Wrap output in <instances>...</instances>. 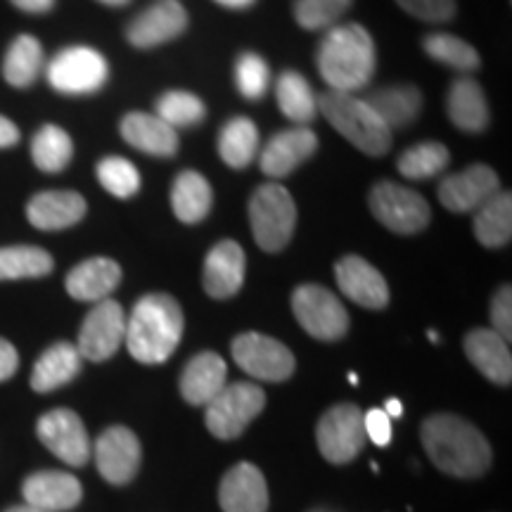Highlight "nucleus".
<instances>
[{
	"label": "nucleus",
	"instance_id": "1",
	"mask_svg": "<svg viewBox=\"0 0 512 512\" xmlns=\"http://www.w3.org/2000/svg\"><path fill=\"white\" fill-rule=\"evenodd\" d=\"M422 448L444 475L477 479L491 467V446L472 422L453 413H434L420 425Z\"/></svg>",
	"mask_w": 512,
	"mask_h": 512
},
{
	"label": "nucleus",
	"instance_id": "20",
	"mask_svg": "<svg viewBox=\"0 0 512 512\" xmlns=\"http://www.w3.org/2000/svg\"><path fill=\"white\" fill-rule=\"evenodd\" d=\"M24 503L31 508L46 512L74 510L83 498V486L69 472L41 470L24 479L22 484Z\"/></svg>",
	"mask_w": 512,
	"mask_h": 512
},
{
	"label": "nucleus",
	"instance_id": "7",
	"mask_svg": "<svg viewBox=\"0 0 512 512\" xmlns=\"http://www.w3.org/2000/svg\"><path fill=\"white\" fill-rule=\"evenodd\" d=\"M370 211L384 228L399 235H415L430 226L432 211L425 197L406 185L380 181L368 195Z\"/></svg>",
	"mask_w": 512,
	"mask_h": 512
},
{
	"label": "nucleus",
	"instance_id": "39",
	"mask_svg": "<svg viewBox=\"0 0 512 512\" xmlns=\"http://www.w3.org/2000/svg\"><path fill=\"white\" fill-rule=\"evenodd\" d=\"M157 117L176 131V128H188L204 121L207 107L188 91H169L157 100Z\"/></svg>",
	"mask_w": 512,
	"mask_h": 512
},
{
	"label": "nucleus",
	"instance_id": "53",
	"mask_svg": "<svg viewBox=\"0 0 512 512\" xmlns=\"http://www.w3.org/2000/svg\"><path fill=\"white\" fill-rule=\"evenodd\" d=\"M427 335H430V339H432V342H434V344H437V342H439V335H437V332H434V330H430V332H427Z\"/></svg>",
	"mask_w": 512,
	"mask_h": 512
},
{
	"label": "nucleus",
	"instance_id": "32",
	"mask_svg": "<svg viewBox=\"0 0 512 512\" xmlns=\"http://www.w3.org/2000/svg\"><path fill=\"white\" fill-rule=\"evenodd\" d=\"M43 64H46V57H43V46L38 43V38L22 34L10 43L8 53H5L3 79L12 88H29L41 76Z\"/></svg>",
	"mask_w": 512,
	"mask_h": 512
},
{
	"label": "nucleus",
	"instance_id": "30",
	"mask_svg": "<svg viewBox=\"0 0 512 512\" xmlns=\"http://www.w3.org/2000/svg\"><path fill=\"white\" fill-rule=\"evenodd\" d=\"M214 202V192L207 178L197 171H183L176 176L174 188H171V207L178 221L200 223L207 219Z\"/></svg>",
	"mask_w": 512,
	"mask_h": 512
},
{
	"label": "nucleus",
	"instance_id": "2",
	"mask_svg": "<svg viewBox=\"0 0 512 512\" xmlns=\"http://www.w3.org/2000/svg\"><path fill=\"white\" fill-rule=\"evenodd\" d=\"M183 311L171 294L152 292L138 299L126 318V349L145 366L169 361L183 337Z\"/></svg>",
	"mask_w": 512,
	"mask_h": 512
},
{
	"label": "nucleus",
	"instance_id": "52",
	"mask_svg": "<svg viewBox=\"0 0 512 512\" xmlns=\"http://www.w3.org/2000/svg\"><path fill=\"white\" fill-rule=\"evenodd\" d=\"M5 512H46V510H38V508H31V505H12V508H8Z\"/></svg>",
	"mask_w": 512,
	"mask_h": 512
},
{
	"label": "nucleus",
	"instance_id": "24",
	"mask_svg": "<svg viewBox=\"0 0 512 512\" xmlns=\"http://www.w3.org/2000/svg\"><path fill=\"white\" fill-rule=\"evenodd\" d=\"M88 204L74 190L38 192L27 204V219L38 230L72 228L86 216Z\"/></svg>",
	"mask_w": 512,
	"mask_h": 512
},
{
	"label": "nucleus",
	"instance_id": "10",
	"mask_svg": "<svg viewBox=\"0 0 512 512\" xmlns=\"http://www.w3.org/2000/svg\"><path fill=\"white\" fill-rule=\"evenodd\" d=\"M292 311L299 325L320 342H337L349 330L347 309L323 285H299L292 292Z\"/></svg>",
	"mask_w": 512,
	"mask_h": 512
},
{
	"label": "nucleus",
	"instance_id": "27",
	"mask_svg": "<svg viewBox=\"0 0 512 512\" xmlns=\"http://www.w3.org/2000/svg\"><path fill=\"white\" fill-rule=\"evenodd\" d=\"M446 112L453 126L465 133H482L489 126V105L484 88L470 76H460L451 83L446 95Z\"/></svg>",
	"mask_w": 512,
	"mask_h": 512
},
{
	"label": "nucleus",
	"instance_id": "54",
	"mask_svg": "<svg viewBox=\"0 0 512 512\" xmlns=\"http://www.w3.org/2000/svg\"><path fill=\"white\" fill-rule=\"evenodd\" d=\"M349 382H351V384H358V377H356L354 373H349Z\"/></svg>",
	"mask_w": 512,
	"mask_h": 512
},
{
	"label": "nucleus",
	"instance_id": "25",
	"mask_svg": "<svg viewBox=\"0 0 512 512\" xmlns=\"http://www.w3.org/2000/svg\"><path fill=\"white\" fill-rule=\"evenodd\" d=\"M228 366L226 361L214 351H202L192 356L188 366L181 373V396L190 406H207L216 394L226 387Z\"/></svg>",
	"mask_w": 512,
	"mask_h": 512
},
{
	"label": "nucleus",
	"instance_id": "43",
	"mask_svg": "<svg viewBox=\"0 0 512 512\" xmlns=\"http://www.w3.org/2000/svg\"><path fill=\"white\" fill-rule=\"evenodd\" d=\"M408 15L427 24H446L456 17V0H396Z\"/></svg>",
	"mask_w": 512,
	"mask_h": 512
},
{
	"label": "nucleus",
	"instance_id": "51",
	"mask_svg": "<svg viewBox=\"0 0 512 512\" xmlns=\"http://www.w3.org/2000/svg\"><path fill=\"white\" fill-rule=\"evenodd\" d=\"M98 3L107 5V8H126V5L131 3V0H98Z\"/></svg>",
	"mask_w": 512,
	"mask_h": 512
},
{
	"label": "nucleus",
	"instance_id": "8",
	"mask_svg": "<svg viewBox=\"0 0 512 512\" xmlns=\"http://www.w3.org/2000/svg\"><path fill=\"white\" fill-rule=\"evenodd\" d=\"M46 76L57 93L91 95L98 93L110 79V67L95 48L72 46L60 50L50 60Z\"/></svg>",
	"mask_w": 512,
	"mask_h": 512
},
{
	"label": "nucleus",
	"instance_id": "45",
	"mask_svg": "<svg viewBox=\"0 0 512 512\" xmlns=\"http://www.w3.org/2000/svg\"><path fill=\"white\" fill-rule=\"evenodd\" d=\"M363 427H366V437L375 446L392 444V418L382 408H373V411L363 413Z\"/></svg>",
	"mask_w": 512,
	"mask_h": 512
},
{
	"label": "nucleus",
	"instance_id": "42",
	"mask_svg": "<svg viewBox=\"0 0 512 512\" xmlns=\"http://www.w3.org/2000/svg\"><path fill=\"white\" fill-rule=\"evenodd\" d=\"M235 83L242 98L259 100L264 98L271 83V69L264 62V57L256 53H242L235 62Z\"/></svg>",
	"mask_w": 512,
	"mask_h": 512
},
{
	"label": "nucleus",
	"instance_id": "47",
	"mask_svg": "<svg viewBox=\"0 0 512 512\" xmlns=\"http://www.w3.org/2000/svg\"><path fill=\"white\" fill-rule=\"evenodd\" d=\"M10 3L27 15H46L55 8L57 0H10Z\"/></svg>",
	"mask_w": 512,
	"mask_h": 512
},
{
	"label": "nucleus",
	"instance_id": "18",
	"mask_svg": "<svg viewBox=\"0 0 512 512\" xmlns=\"http://www.w3.org/2000/svg\"><path fill=\"white\" fill-rule=\"evenodd\" d=\"M318 150V136L309 126H294L275 133L259 155L261 171L273 181L290 176Z\"/></svg>",
	"mask_w": 512,
	"mask_h": 512
},
{
	"label": "nucleus",
	"instance_id": "14",
	"mask_svg": "<svg viewBox=\"0 0 512 512\" xmlns=\"http://www.w3.org/2000/svg\"><path fill=\"white\" fill-rule=\"evenodd\" d=\"M95 465L105 482L114 486H124L133 482L140 470V460H143V448L136 434L124 425L107 427L100 434L93 446Z\"/></svg>",
	"mask_w": 512,
	"mask_h": 512
},
{
	"label": "nucleus",
	"instance_id": "33",
	"mask_svg": "<svg viewBox=\"0 0 512 512\" xmlns=\"http://www.w3.org/2000/svg\"><path fill=\"white\" fill-rule=\"evenodd\" d=\"M275 98H278L280 112H283L290 121H294V124L306 126L316 119V95H313L309 81H306L299 72L287 69V72L278 76V81H275Z\"/></svg>",
	"mask_w": 512,
	"mask_h": 512
},
{
	"label": "nucleus",
	"instance_id": "5",
	"mask_svg": "<svg viewBox=\"0 0 512 512\" xmlns=\"http://www.w3.org/2000/svg\"><path fill=\"white\" fill-rule=\"evenodd\" d=\"M252 235L264 252H280L292 240L297 226V204L280 183H264L249 200Z\"/></svg>",
	"mask_w": 512,
	"mask_h": 512
},
{
	"label": "nucleus",
	"instance_id": "22",
	"mask_svg": "<svg viewBox=\"0 0 512 512\" xmlns=\"http://www.w3.org/2000/svg\"><path fill=\"white\" fill-rule=\"evenodd\" d=\"M465 356L470 363L482 373L486 380L501 387H508L512 382V354L510 342L494 332L491 328H475L463 339Z\"/></svg>",
	"mask_w": 512,
	"mask_h": 512
},
{
	"label": "nucleus",
	"instance_id": "11",
	"mask_svg": "<svg viewBox=\"0 0 512 512\" xmlns=\"http://www.w3.org/2000/svg\"><path fill=\"white\" fill-rule=\"evenodd\" d=\"M230 351H233L235 363L256 380L285 382L297 368L292 351L283 342L261 335V332H242L233 339Z\"/></svg>",
	"mask_w": 512,
	"mask_h": 512
},
{
	"label": "nucleus",
	"instance_id": "44",
	"mask_svg": "<svg viewBox=\"0 0 512 512\" xmlns=\"http://www.w3.org/2000/svg\"><path fill=\"white\" fill-rule=\"evenodd\" d=\"M491 325L494 332H498L505 342L512 339V290L510 285H503L501 290L494 294V302H491Z\"/></svg>",
	"mask_w": 512,
	"mask_h": 512
},
{
	"label": "nucleus",
	"instance_id": "46",
	"mask_svg": "<svg viewBox=\"0 0 512 512\" xmlns=\"http://www.w3.org/2000/svg\"><path fill=\"white\" fill-rule=\"evenodd\" d=\"M19 368V354L8 339L0 337V382L10 380Z\"/></svg>",
	"mask_w": 512,
	"mask_h": 512
},
{
	"label": "nucleus",
	"instance_id": "9",
	"mask_svg": "<svg viewBox=\"0 0 512 512\" xmlns=\"http://www.w3.org/2000/svg\"><path fill=\"white\" fill-rule=\"evenodd\" d=\"M316 441L323 458L332 465H344L358 458L368 441L361 408L356 403H337L328 408L318 420Z\"/></svg>",
	"mask_w": 512,
	"mask_h": 512
},
{
	"label": "nucleus",
	"instance_id": "29",
	"mask_svg": "<svg viewBox=\"0 0 512 512\" xmlns=\"http://www.w3.org/2000/svg\"><path fill=\"white\" fill-rule=\"evenodd\" d=\"M363 100L368 102L370 110L380 117V121L389 131H394V128H408L422 112V93L415 86H406V83L377 88V91H373Z\"/></svg>",
	"mask_w": 512,
	"mask_h": 512
},
{
	"label": "nucleus",
	"instance_id": "6",
	"mask_svg": "<svg viewBox=\"0 0 512 512\" xmlns=\"http://www.w3.org/2000/svg\"><path fill=\"white\" fill-rule=\"evenodd\" d=\"M266 406V394L259 384L254 382H235L226 384L219 394L211 399L207 406V430L216 439L230 441L238 439L247 430L249 422L256 420Z\"/></svg>",
	"mask_w": 512,
	"mask_h": 512
},
{
	"label": "nucleus",
	"instance_id": "37",
	"mask_svg": "<svg viewBox=\"0 0 512 512\" xmlns=\"http://www.w3.org/2000/svg\"><path fill=\"white\" fill-rule=\"evenodd\" d=\"M448 162H451V152L446 150V145L437 143V140H427V143L408 147L396 162V169L408 181H425V178L441 174Z\"/></svg>",
	"mask_w": 512,
	"mask_h": 512
},
{
	"label": "nucleus",
	"instance_id": "16",
	"mask_svg": "<svg viewBox=\"0 0 512 512\" xmlns=\"http://www.w3.org/2000/svg\"><path fill=\"white\" fill-rule=\"evenodd\" d=\"M498 190H501V181H498L496 171L486 164H472L439 183V202L448 211L467 214V211H477L484 202H489Z\"/></svg>",
	"mask_w": 512,
	"mask_h": 512
},
{
	"label": "nucleus",
	"instance_id": "23",
	"mask_svg": "<svg viewBox=\"0 0 512 512\" xmlns=\"http://www.w3.org/2000/svg\"><path fill=\"white\" fill-rule=\"evenodd\" d=\"M121 283V266L110 256H93L69 271L64 287L76 302H102Z\"/></svg>",
	"mask_w": 512,
	"mask_h": 512
},
{
	"label": "nucleus",
	"instance_id": "15",
	"mask_svg": "<svg viewBox=\"0 0 512 512\" xmlns=\"http://www.w3.org/2000/svg\"><path fill=\"white\" fill-rule=\"evenodd\" d=\"M188 22V10L178 0H159L131 19L126 38L133 48L150 50L183 36Z\"/></svg>",
	"mask_w": 512,
	"mask_h": 512
},
{
	"label": "nucleus",
	"instance_id": "26",
	"mask_svg": "<svg viewBox=\"0 0 512 512\" xmlns=\"http://www.w3.org/2000/svg\"><path fill=\"white\" fill-rule=\"evenodd\" d=\"M121 138L136 150L152 157H174L178 150V136L169 124H164L157 114L131 112L119 124Z\"/></svg>",
	"mask_w": 512,
	"mask_h": 512
},
{
	"label": "nucleus",
	"instance_id": "35",
	"mask_svg": "<svg viewBox=\"0 0 512 512\" xmlns=\"http://www.w3.org/2000/svg\"><path fill=\"white\" fill-rule=\"evenodd\" d=\"M74 157V143L64 128L46 124L31 140V159L46 174H60Z\"/></svg>",
	"mask_w": 512,
	"mask_h": 512
},
{
	"label": "nucleus",
	"instance_id": "31",
	"mask_svg": "<svg viewBox=\"0 0 512 512\" xmlns=\"http://www.w3.org/2000/svg\"><path fill=\"white\" fill-rule=\"evenodd\" d=\"M475 235L482 247L508 245L512 238V195L508 190H498L475 211Z\"/></svg>",
	"mask_w": 512,
	"mask_h": 512
},
{
	"label": "nucleus",
	"instance_id": "4",
	"mask_svg": "<svg viewBox=\"0 0 512 512\" xmlns=\"http://www.w3.org/2000/svg\"><path fill=\"white\" fill-rule=\"evenodd\" d=\"M316 102L318 112H323V117L363 155H387L389 147H392V131L370 110L366 100L354 93L323 91Z\"/></svg>",
	"mask_w": 512,
	"mask_h": 512
},
{
	"label": "nucleus",
	"instance_id": "50",
	"mask_svg": "<svg viewBox=\"0 0 512 512\" xmlns=\"http://www.w3.org/2000/svg\"><path fill=\"white\" fill-rule=\"evenodd\" d=\"M382 411L387 413L389 418H401V415H403V403L399 399H387V403H384Z\"/></svg>",
	"mask_w": 512,
	"mask_h": 512
},
{
	"label": "nucleus",
	"instance_id": "12",
	"mask_svg": "<svg viewBox=\"0 0 512 512\" xmlns=\"http://www.w3.org/2000/svg\"><path fill=\"white\" fill-rule=\"evenodd\" d=\"M126 337V316L119 302L114 299H102L88 311L79 330V349L81 358L93 363H102L117 354Z\"/></svg>",
	"mask_w": 512,
	"mask_h": 512
},
{
	"label": "nucleus",
	"instance_id": "17",
	"mask_svg": "<svg viewBox=\"0 0 512 512\" xmlns=\"http://www.w3.org/2000/svg\"><path fill=\"white\" fill-rule=\"evenodd\" d=\"M335 278L339 290L363 309L380 311L389 304V285L384 275L358 254H347L337 261Z\"/></svg>",
	"mask_w": 512,
	"mask_h": 512
},
{
	"label": "nucleus",
	"instance_id": "19",
	"mask_svg": "<svg viewBox=\"0 0 512 512\" xmlns=\"http://www.w3.org/2000/svg\"><path fill=\"white\" fill-rule=\"evenodd\" d=\"M245 249L235 240H221L204 259L202 285L211 299H230L245 283Z\"/></svg>",
	"mask_w": 512,
	"mask_h": 512
},
{
	"label": "nucleus",
	"instance_id": "28",
	"mask_svg": "<svg viewBox=\"0 0 512 512\" xmlns=\"http://www.w3.org/2000/svg\"><path fill=\"white\" fill-rule=\"evenodd\" d=\"M83 358L72 342H57L38 356L31 370V389L38 394L55 392L81 373Z\"/></svg>",
	"mask_w": 512,
	"mask_h": 512
},
{
	"label": "nucleus",
	"instance_id": "34",
	"mask_svg": "<svg viewBox=\"0 0 512 512\" xmlns=\"http://www.w3.org/2000/svg\"><path fill=\"white\" fill-rule=\"evenodd\" d=\"M259 152V128L252 119L235 117L223 126L219 136V155L230 169H245Z\"/></svg>",
	"mask_w": 512,
	"mask_h": 512
},
{
	"label": "nucleus",
	"instance_id": "41",
	"mask_svg": "<svg viewBox=\"0 0 512 512\" xmlns=\"http://www.w3.org/2000/svg\"><path fill=\"white\" fill-rule=\"evenodd\" d=\"M98 181L110 195L119 197V200H128L140 190V174L136 164H131L124 157H105L100 159L98 169Z\"/></svg>",
	"mask_w": 512,
	"mask_h": 512
},
{
	"label": "nucleus",
	"instance_id": "36",
	"mask_svg": "<svg viewBox=\"0 0 512 512\" xmlns=\"http://www.w3.org/2000/svg\"><path fill=\"white\" fill-rule=\"evenodd\" d=\"M53 268V256L41 247H0V283H3V280L43 278V275L53 273Z\"/></svg>",
	"mask_w": 512,
	"mask_h": 512
},
{
	"label": "nucleus",
	"instance_id": "40",
	"mask_svg": "<svg viewBox=\"0 0 512 512\" xmlns=\"http://www.w3.org/2000/svg\"><path fill=\"white\" fill-rule=\"evenodd\" d=\"M354 0H294V22L306 31L332 29L344 17Z\"/></svg>",
	"mask_w": 512,
	"mask_h": 512
},
{
	"label": "nucleus",
	"instance_id": "48",
	"mask_svg": "<svg viewBox=\"0 0 512 512\" xmlns=\"http://www.w3.org/2000/svg\"><path fill=\"white\" fill-rule=\"evenodd\" d=\"M19 143V128L12 124L8 117L0 114V150L5 147H15Z\"/></svg>",
	"mask_w": 512,
	"mask_h": 512
},
{
	"label": "nucleus",
	"instance_id": "3",
	"mask_svg": "<svg viewBox=\"0 0 512 512\" xmlns=\"http://www.w3.org/2000/svg\"><path fill=\"white\" fill-rule=\"evenodd\" d=\"M320 79L328 91L358 93L375 74V41L361 24H335L316 50Z\"/></svg>",
	"mask_w": 512,
	"mask_h": 512
},
{
	"label": "nucleus",
	"instance_id": "49",
	"mask_svg": "<svg viewBox=\"0 0 512 512\" xmlns=\"http://www.w3.org/2000/svg\"><path fill=\"white\" fill-rule=\"evenodd\" d=\"M214 3H219L228 10H247V8H252L256 0H214Z\"/></svg>",
	"mask_w": 512,
	"mask_h": 512
},
{
	"label": "nucleus",
	"instance_id": "38",
	"mask_svg": "<svg viewBox=\"0 0 512 512\" xmlns=\"http://www.w3.org/2000/svg\"><path fill=\"white\" fill-rule=\"evenodd\" d=\"M425 53L446 67L458 69V72H477L482 57L475 50V46L463 41V38L451 36V34H430L422 41Z\"/></svg>",
	"mask_w": 512,
	"mask_h": 512
},
{
	"label": "nucleus",
	"instance_id": "13",
	"mask_svg": "<svg viewBox=\"0 0 512 512\" xmlns=\"http://www.w3.org/2000/svg\"><path fill=\"white\" fill-rule=\"evenodd\" d=\"M36 434L41 444L62 463L83 467L91 460V439H88L86 425L69 408H55L41 415L36 422Z\"/></svg>",
	"mask_w": 512,
	"mask_h": 512
},
{
	"label": "nucleus",
	"instance_id": "21",
	"mask_svg": "<svg viewBox=\"0 0 512 512\" xmlns=\"http://www.w3.org/2000/svg\"><path fill=\"white\" fill-rule=\"evenodd\" d=\"M219 505L223 512H266L268 484L252 463H238L223 475L219 484Z\"/></svg>",
	"mask_w": 512,
	"mask_h": 512
}]
</instances>
